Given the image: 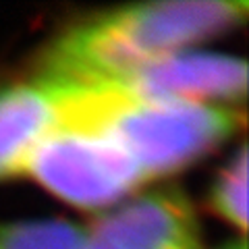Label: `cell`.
I'll list each match as a JSON object with an SVG mask.
<instances>
[{
	"label": "cell",
	"instance_id": "cell-1",
	"mask_svg": "<svg viewBox=\"0 0 249 249\" xmlns=\"http://www.w3.org/2000/svg\"><path fill=\"white\" fill-rule=\"evenodd\" d=\"M245 15L243 0H158L112 9L60 34L42 54L40 77L81 88L106 85L239 25Z\"/></svg>",
	"mask_w": 249,
	"mask_h": 249
},
{
	"label": "cell",
	"instance_id": "cell-2",
	"mask_svg": "<svg viewBox=\"0 0 249 249\" xmlns=\"http://www.w3.org/2000/svg\"><path fill=\"white\" fill-rule=\"evenodd\" d=\"M54 83L60 89L62 119L102 124L133 156L145 178L164 177L197 162L243 123V112L224 104L133 96L108 85Z\"/></svg>",
	"mask_w": 249,
	"mask_h": 249
},
{
	"label": "cell",
	"instance_id": "cell-3",
	"mask_svg": "<svg viewBox=\"0 0 249 249\" xmlns=\"http://www.w3.org/2000/svg\"><path fill=\"white\" fill-rule=\"evenodd\" d=\"M25 173L52 196L85 210L112 206L147 181L110 131L81 119H62L50 129L31 150Z\"/></svg>",
	"mask_w": 249,
	"mask_h": 249
},
{
	"label": "cell",
	"instance_id": "cell-4",
	"mask_svg": "<svg viewBox=\"0 0 249 249\" xmlns=\"http://www.w3.org/2000/svg\"><path fill=\"white\" fill-rule=\"evenodd\" d=\"M106 85L133 96L231 106L247 96V65L229 54L178 50L145 62Z\"/></svg>",
	"mask_w": 249,
	"mask_h": 249
},
{
	"label": "cell",
	"instance_id": "cell-5",
	"mask_svg": "<svg viewBox=\"0 0 249 249\" xmlns=\"http://www.w3.org/2000/svg\"><path fill=\"white\" fill-rule=\"evenodd\" d=\"M110 249H201L191 204L175 189H158L123 201L88 231Z\"/></svg>",
	"mask_w": 249,
	"mask_h": 249
},
{
	"label": "cell",
	"instance_id": "cell-6",
	"mask_svg": "<svg viewBox=\"0 0 249 249\" xmlns=\"http://www.w3.org/2000/svg\"><path fill=\"white\" fill-rule=\"evenodd\" d=\"M60 119V91L52 81L37 77L0 85V178L25 173L31 150Z\"/></svg>",
	"mask_w": 249,
	"mask_h": 249
},
{
	"label": "cell",
	"instance_id": "cell-7",
	"mask_svg": "<svg viewBox=\"0 0 249 249\" xmlns=\"http://www.w3.org/2000/svg\"><path fill=\"white\" fill-rule=\"evenodd\" d=\"M88 231L69 220L0 224V249H83Z\"/></svg>",
	"mask_w": 249,
	"mask_h": 249
},
{
	"label": "cell",
	"instance_id": "cell-8",
	"mask_svg": "<svg viewBox=\"0 0 249 249\" xmlns=\"http://www.w3.org/2000/svg\"><path fill=\"white\" fill-rule=\"evenodd\" d=\"M210 208L237 227L239 232L247 231V150L241 145L237 154L216 175L210 189Z\"/></svg>",
	"mask_w": 249,
	"mask_h": 249
},
{
	"label": "cell",
	"instance_id": "cell-9",
	"mask_svg": "<svg viewBox=\"0 0 249 249\" xmlns=\"http://www.w3.org/2000/svg\"><path fill=\"white\" fill-rule=\"evenodd\" d=\"M220 249H247V245H245V239H235V241L224 243Z\"/></svg>",
	"mask_w": 249,
	"mask_h": 249
},
{
	"label": "cell",
	"instance_id": "cell-10",
	"mask_svg": "<svg viewBox=\"0 0 249 249\" xmlns=\"http://www.w3.org/2000/svg\"><path fill=\"white\" fill-rule=\"evenodd\" d=\"M83 249H110V247H106V245H102L100 241H96V239H91L89 235H88V241H85V245H83Z\"/></svg>",
	"mask_w": 249,
	"mask_h": 249
}]
</instances>
